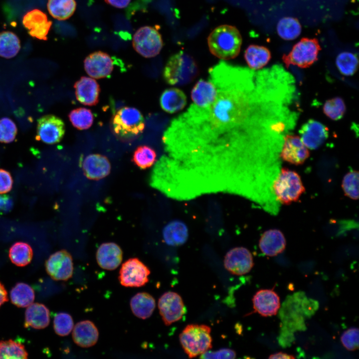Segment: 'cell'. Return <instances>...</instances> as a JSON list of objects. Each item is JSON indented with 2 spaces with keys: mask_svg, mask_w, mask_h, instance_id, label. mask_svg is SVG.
<instances>
[{
  "mask_svg": "<svg viewBox=\"0 0 359 359\" xmlns=\"http://www.w3.org/2000/svg\"><path fill=\"white\" fill-rule=\"evenodd\" d=\"M208 77L216 94L205 107L193 104L170 123L162 141L176 175L201 186L230 188L267 145H281L288 130L281 90L262 73L221 61Z\"/></svg>",
  "mask_w": 359,
  "mask_h": 359,
  "instance_id": "6da1fadb",
  "label": "cell"
},
{
  "mask_svg": "<svg viewBox=\"0 0 359 359\" xmlns=\"http://www.w3.org/2000/svg\"><path fill=\"white\" fill-rule=\"evenodd\" d=\"M210 52L222 60H229L236 57L240 50L242 37L235 26L221 25L214 28L207 38Z\"/></svg>",
  "mask_w": 359,
  "mask_h": 359,
  "instance_id": "7a4b0ae2",
  "label": "cell"
},
{
  "mask_svg": "<svg viewBox=\"0 0 359 359\" xmlns=\"http://www.w3.org/2000/svg\"><path fill=\"white\" fill-rule=\"evenodd\" d=\"M198 72L193 58L185 52L180 51L168 60L163 70V77L168 84L181 86L191 83Z\"/></svg>",
  "mask_w": 359,
  "mask_h": 359,
  "instance_id": "3957f363",
  "label": "cell"
},
{
  "mask_svg": "<svg viewBox=\"0 0 359 359\" xmlns=\"http://www.w3.org/2000/svg\"><path fill=\"white\" fill-rule=\"evenodd\" d=\"M112 131L119 139L128 140L140 136L145 129V120L142 113L132 107H124L113 116Z\"/></svg>",
  "mask_w": 359,
  "mask_h": 359,
  "instance_id": "277c9868",
  "label": "cell"
},
{
  "mask_svg": "<svg viewBox=\"0 0 359 359\" xmlns=\"http://www.w3.org/2000/svg\"><path fill=\"white\" fill-rule=\"evenodd\" d=\"M211 329L205 325L190 324L180 335V341L189 358H194L212 347Z\"/></svg>",
  "mask_w": 359,
  "mask_h": 359,
  "instance_id": "5b68a950",
  "label": "cell"
},
{
  "mask_svg": "<svg viewBox=\"0 0 359 359\" xmlns=\"http://www.w3.org/2000/svg\"><path fill=\"white\" fill-rule=\"evenodd\" d=\"M273 189L277 199L285 205L297 201L305 191L300 176L286 168L281 169Z\"/></svg>",
  "mask_w": 359,
  "mask_h": 359,
  "instance_id": "8992f818",
  "label": "cell"
},
{
  "mask_svg": "<svg viewBox=\"0 0 359 359\" xmlns=\"http://www.w3.org/2000/svg\"><path fill=\"white\" fill-rule=\"evenodd\" d=\"M321 47L316 38H303L293 47L282 59L287 66L293 65L300 68H307L317 60Z\"/></svg>",
  "mask_w": 359,
  "mask_h": 359,
  "instance_id": "52a82bcc",
  "label": "cell"
},
{
  "mask_svg": "<svg viewBox=\"0 0 359 359\" xmlns=\"http://www.w3.org/2000/svg\"><path fill=\"white\" fill-rule=\"evenodd\" d=\"M135 51L146 58L159 54L163 46V39L158 30L152 26H144L135 33L132 40Z\"/></svg>",
  "mask_w": 359,
  "mask_h": 359,
  "instance_id": "ba28073f",
  "label": "cell"
},
{
  "mask_svg": "<svg viewBox=\"0 0 359 359\" xmlns=\"http://www.w3.org/2000/svg\"><path fill=\"white\" fill-rule=\"evenodd\" d=\"M149 268L137 258H132L122 264L119 272L120 284L127 287H140L149 282Z\"/></svg>",
  "mask_w": 359,
  "mask_h": 359,
  "instance_id": "9c48e42d",
  "label": "cell"
},
{
  "mask_svg": "<svg viewBox=\"0 0 359 359\" xmlns=\"http://www.w3.org/2000/svg\"><path fill=\"white\" fill-rule=\"evenodd\" d=\"M65 132L62 119L53 115H46L37 120L36 139L47 144H54L61 141Z\"/></svg>",
  "mask_w": 359,
  "mask_h": 359,
  "instance_id": "30bf717a",
  "label": "cell"
},
{
  "mask_svg": "<svg viewBox=\"0 0 359 359\" xmlns=\"http://www.w3.org/2000/svg\"><path fill=\"white\" fill-rule=\"evenodd\" d=\"M47 274L53 280L67 281L72 276L73 263L70 253L65 249L50 256L45 262Z\"/></svg>",
  "mask_w": 359,
  "mask_h": 359,
  "instance_id": "8fae6325",
  "label": "cell"
},
{
  "mask_svg": "<svg viewBox=\"0 0 359 359\" xmlns=\"http://www.w3.org/2000/svg\"><path fill=\"white\" fill-rule=\"evenodd\" d=\"M158 308L164 324L169 326L181 319L185 308L180 296L174 292H167L158 301Z\"/></svg>",
  "mask_w": 359,
  "mask_h": 359,
  "instance_id": "7c38bea8",
  "label": "cell"
},
{
  "mask_svg": "<svg viewBox=\"0 0 359 359\" xmlns=\"http://www.w3.org/2000/svg\"><path fill=\"white\" fill-rule=\"evenodd\" d=\"M253 265V258L251 252L244 247L231 249L224 257V267L228 271L235 275L248 273Z\"/></svg>",
  "mask_w": 359,
  "mask_h": 359,
  "instance_id": "4fadbf2b",
  "label": "cell"
},
{
  "mask_svg": "<svg viewBox=\"0 0 359 359\" xmlns=\"http://www.w3.org/2000/svg\"><path fill=\"white\" fill-rule=\"evenodd\" d=\"M309 156V149L299 136L290 133L285 136L280 153L283 161L298 166L303 164Z\"/></svg>",
  "mask_w": 359,
  "mask_h": 359,
  "instance_id": "5bb4252c",
  "label": "cell"
},
{
  "mask_svg": "<svg viewBox=\"0 0 359 359\" xmlns=\"http://www.w3.org/2000/svg\"><path fill=\"white\" fill-rule=\"evenodd\" d=\"M300 137L308 149L316 150L321 147L329 137L328 128L321 122L310 119L301 127Z\"/></svg>",
  "mask_w": 359,
  "mask_h": 359,
  "instance_id": "9a60e30c",
  "label": "cell"
},
{
  "mask_svg": "<svg viewBox=\"0 0 359 359\" xmlns=\"http://www.w3.org/2000/svg\"><path fill=\"white\" fill-rule=\"evenodd\" d=\"M87 74L95 79L108 77L114 69V62L108 53L97 51L89 54L84 60Z\"/></svg>",
  "mask_w": 359,
  "mask_h": 359,
  "instance_id": "2e32d148",
  "label": "cell"
},
{
  "mask_svg": "<svg viewBox=\"0 0 359 359\" xmlns=\"http://www.w3.org/2000/svg\"><path fill=\"white\" fill-rule=\"evenodd\" d=\"M22 22L31 36L40 40L47 39L52 22L42 11L33 9L27 12L22 17Z\"/></svg>",
  "mask_w": 359,
  "mask_h": 359,
  "instance_id": "e0dca14e",
  "label": "cell"
},
{
  "mask_svg": "<svg viewBox=\"0 0 359 359\" xmlns=\"http://www.w3.org/2000/svg\"><path fill=\"white\" fill-rule=\"evenodd\" d=\"M255 312L263 317L276 315L280 307V298L273 289H261L252 299Z\"/></svg>",
  "mask_w": 359,
  "mask_h": 359,
  "instance_id": "ac0fdd59",
  "label": "cell"
},
{
  "mask_svg": "<svg viewBox=\"0 0 359 359\" xmlns=\"http://www.w3.org/2000/svg\"><path fill=\"white\" fill-rule=\"evenodd\" d=\"M76 99L81 104L92 106L99 101L100 88L93 78L82 76L74 85Z\"/></svg>",
  "mask_w": 359,
  "mask_h": 359,
  "instance_id": "d6986e66",
  "label": "cell"
},
{
  "mask_svg": "<svg viewBox=\"0 0 359 359\" xmlns=\"http://www.w3.org/2000/svg\"><path fill=\"white\" fill-rule=\"evenodd\" d=\"M82 168L84 173L90 180H98L107 176L111 171V164L105 156L98 154L88 155L84 159Z\"/></svg>",
  "mask_w": 359,
  "mask_h": 359,
  "instance_id": "ffe728a7",
  "label": "cell"
},
{
  "mask_svg": "<svg viewBox=\"0 0 359 359\" xmlns=\"http://www.w3.org/2000/svg\"><path fill=\"white\" fill-rule=\"evenodd\" d=\"M123 252L114 242L102 243L96 252L97 262L100 267L108 270L116 269L122 262Z\"/></svg>",
  "mask_w": 359,
  "mask_h": 359,
  "instance_id": "44dd1931",
  "label": "cell"
},
{
  "mask_svg": "<svg viewBox=\"0 0 359 359\" xmlns=\"http://www.w3.org/2000/svg\"><path fill=\"white\" fill-rule=\"evenodd\" d=\"M286 245V238L283 233L277 229L265 231L259 241V247L262 252L271 257L282 253Z\"/></svg>",
  "mask_w": 359,
  "mask_h": 359,
  "instance_id": "7402d4cb",
  "label": "cell"
},
{
  "mask_svg": "<svg viewBox=\"0 0 359 359\" xmlns=\"http://www.w3.org/2000/svg\"><path fill=\"white\" fill-rule=\"evenodd\" d=\"M99 332L94 324L89 320L77 323L72 332L74 343L82 348H89L95 345L98 341Z\"/></svg>",
  "mask_w": 359,
  "mask_h": 359,
  "instance_id": "603a6c76",
  "label": "cell"
},
{
  "mask_svg": "<svg viewBox=\"0 0 359 359\" xmlns=\"http://www.w3.org/2000/svg\"><path fill=\"white\" fill-rule=\"evenodd\" d=\"M165 242L172 246H179L185 243L188 237L186 225L181 220L174 219L169 222L163 230Z\"/></svg>",
  "mask_w": 359,
  "mask_h": 359,
  "instance_id": "cb8c5ba5",
  "label": "cell"
},
{
  "mask_svg": "<svg viewBox=\"0 0 359 359\" xmlns=\"http://www.w3.org/2000/svg\"><path fill=\"white\" fill-rule=\"evenodd\" d=\"M160 104L165 112L174 114L182 110L186 105L187 99L184 93L177 88L165 90L160 98Z\"/></svg>",
  "mask_w": 359,
  "mask_h": 359,
  "instance_id": "d4e9b609",
  "label": "cell"
},
{
  "mask_svg": "<svg viewBox=\"0 0 359 359\" xmlns=\"http://www.w3.org/2000/svg\"><path fill=\"white\" fill-rule=\"evenodd\" d=\"M216 88L213 82L208 79H200L193 86L191 92L192 103L198 107H205L214 99Z\"/></svg>",
  "mask_w": 359,
  "mask_h": 359,
  "instance_id": "484cf974",
  "label": "cell"
},
{
  "mask_svg": "<svg viewBox=\"0 0 359 359\" xmlns=\"http://www.w3.org/2000/svg\"><path fill=\"white\" fill-rule=\"evenodd\" d=\"M49 323V311L44 305L35 303L27 307L25 312V327L42 329L47 327Z\"/></svg>",
  "mask_w": 359,
  "mask_h": 359,
  "instance_id": "4316f807",
  "label": "cell"
},
{
  "mask_svg": "<svg viewBox=\"0 0 359 359\" xmlns=\"http://www.w3.org/2000/svg\"><path fill=\"white\" fill-rule=\"evenodd\" d=\"M130 307L136 317L146 319L152 315L156 307V302L154 297L150 294L140 292L131 298Z\"/></svg>",
  "mask_w": 359,
  "mask_h": 359,
  "instance_id": "83f0119b",
  "label": "cell"
},
{
  "mask_svg": "<svg viewBox=\"0 0 359 359\" xmlns=\"http://www.w3.org/2000/svg\"><path fill=\"white\" fill-rule=\"evenodd\" d=\"M244 58L248 67L256 70L264 67L269 62L271 53L265 46L252 44L245 50Z\"/></svg>",
  "mask_w": 359,
  "mask_h": 359,
  "instance_id": "f1b7e54d",
  "label": "cell"
},
{
  "mask_svg": "<svg viewBox=\"0 0 359 359\" xmlns=\"http://www.w3.org/2000/svg\"><path fill=\"white\" fill-rule=\"evenodd\" d=\"M10 298L13 304L17 307L24 308L33 303L35 294L29 285L24 283H18L11 290Z\"/></svg>",
  "mask_w": 359,
  "mask_h": 359,
  "instance_id": "f546056e",
  "label": "cell"
},
{
  "mask_svg": "<svg viewBox=\"0 0 359 359\" xmlns=\"http://www.w3.org/2000/svg\"><path fill=\"white\" fill-rule=\"evenodd\" d=\"M76 8L75 0H48L47 9L50 14L58 20H66L74 13Z\"/></svg>",
  "mask_w": 359,
  "mask_h": 359,
  "instance_id": "4dcf8cb0",
  "label": "cell"
},
{
  "mask_svg": "<svg viewBox=\"0 0 359 359\" xmlns=\"http://www.w3.org/2000/svg\"><path fill=\"white\" fill-rule=\"evenodd\" d=\"M20 49V40L14 33L9 31L0 32V56L11 58L17 55Z\"/></svg>",
  "mask_w": 359,
  "mask_h": 359,
  "instance_id": "1f68e13d",
  "label": "cell"
},
{
  "mask_svg": "<svg viewBox=\"0 0 359 359\" xmlns=\"http://www.w3.org/2000/svg\"><path fill=\"white\" fill-rule=\"evenodd\" d=\"M33 251L31 246L23 242L14 243L9 250V257L12 263L17 266L23 267L31 261Z\"/></svg>",
  "mask_w": 359,
  "mask_h": 359,
  "instance_id": "d6a6232c",
  "label": "cell"
},
{
  "mask_svg": "<svg viewBox=\"0 0 359 359\" xmlns=\"http://www.w3.org/2000/svg\"><path fill=\"white\" fill-rule=\"evenodd\" d=\"M301 29L298 20L292 17L282 18L277 25L278 34L284 40H293L297 38L301 32Z\"/></svg>",
  "mask_w": 359,
  "mask_h": 359,
  "instance_id": "836d02e7",
  "label": "cell"
},
{
  "mask_svg": "<svg viewBox=\"0 0 359 359\" xmlns=\"http://www.w3.org/2000/svg\"><path fill=\"white\" fill-rule=\"evenodd\" d=\"M156 158L157 154L153 148L147 145H142L135 150L132 161L140 169L145 170L155 165Z\"/></svg>",
  "mask_w": 359,
  "mask_h": 359,
  "instance_id": "e575fe53",
  "label": "cell"
},
{
  "mask_svg": "<svg viewBox=\"0 0 359 359\" xmlns=\"http://www.w3.org/2000/svg\"><path fill=\"white\" fill-rule=\"evenodd\" d=\"M68 117L72 125L79 130H87L92 125L94 117L92 111L86 108H78L71 111Z\"/></svg>",
  "mask_w": 359,
  "mask_h": 359,
  "instance_id": "d590c367",
  "label": "cell"
},
{
  "mask_svg": "<svg viewBox=\"0 0 359 359\" xmlns=\"http://www.w3.org/2000/svg\"><path fill=\"white\" fill-rule=\"evenodd\" d=\"M24 346L12 340L0 342V359H27Z\"/></svg>",
  "mask_w": 359,
  "mask_h": 359,
  "instance_id": "8d00e7d4",
  "label": "cell"
},
{
  "mask_svg": "<svg viewBox=\"0 0 359 359\" xmlns=\"http://www.w3.org/2000/svg\"><path fill=\"white\" fill-rule=\"evenodd\" d=\"M336 66L339 72L345 76H352L357 71L359 61L356 54L350 52H343L337 57Z\"/></svg>",
  "mask_w": 359,
  "mask_h": 359,
  "instance_id": "74e56055",
  "label": "cell"
},
{
  "mask_svg": "<svg viewBox=\"0 0 359 359\" xmlns=\"http://www.w3.org/2000/svg\"><path fill=\"white\" fill-rule=\"evenodd\" d=\"M323 110L324 113L330 119L338 121L342 119L344 116L346 106L342 98L335 97L326 101Z\"/></svg>",
  "mask_w": 359,
  "mask_h": 359,
  "instance_id": "f35d334b",
  "label": "cell"
},
{
  "mask_svg": "<svg viewBox=\"0 0 359 359\" xmlns=\"http://www.w3.org/2000/svg\"><path fill=\"white\" fill-rule=\"evenodd\" d=\"M359 172L352 171L346 174L343 179L342 186L348 197L357 200L359 198Z\"/></svg>",
  "mask_w": 359,
  "mask_h": 359,
  "instance_id": "ab89813d",
  "label": "cell"
},
{
  "mask_svg": "<svg viewBox=\"0 0 359 359\" xmlns=\"http://www.w3.org/2000/svg\"><path fill=\"white\" fill-rule=\"evenodd\" d=\"M53 327L56 334L58 335L67 336L73 328V319L71 315L67 313H59L54 317Z\"/></svg>",
  "mask_w": 359,
  "mask_h": 359,
  "instance_id": "60d3db41",
  "label": "cell"
},
{
  "mask_svg": "<svg viewBox=\"0 0 359 359\" xmlns=\"http://www.w3.org/2000/svg\"><path fill=\"white\" fill-rule=\"evenodd\" d=\"M17 132L15 124L10 118L3 117L0 119V142H12L15 138Z\"/></svg>",
  "mask_w": 359,
  "mask_h": 359,
  "instance_id": "b9f144b4",
  "label": "cell"
},
{
  "mask_svg": "<svg viewBox=\"0 0 359 359\" xmlns=\"http://www.w3.org/2000/svg\"><path fill=\"white\" fill-rule=\"evenodd\" d=\"M343 346L348 351H354L359 348V329L352 327L345 331L341 337Z\"/></svg>",
  "mask_w": 359,
  "mask_h": 359,
  "instance_id": "7bdbcfd3",
  "label": "cell"
},
{
  "mask_svg": "<svg viewBox=\"0 0 359 359\" xmlns=\"http://www.w3.org/2000/svg\"><path fill=\"white\" fill-rule=\"evenodd\" d=\"M236 357L234 351L227 348L221 349L216 351H207L200 355L201 359H231Z\"/></svg>",
  "mask_w": 359,
  "mask_h": 359,
  "instance_id": "ee69618b",
  "label": "cell"
},
{
  "mask_svg": "<svg viewBox=\"0 0 359 359\" xmlns=\"http://www.w3.org/2000/svg\"><path fill=\"white\" fill-rule=\"evenodd\" d=\"M12 179L9 172L0 169V193L9 192L12 188Z\"/></svg>",
  "mask_w": 359,
  "mask_h": 359,
  "instance_id": "f6af8a7d",
  "label": "cell"
},
{
  "mask_svg": "<svg viewBox=\"0 0 359 359\" xmlns=\"http://www.w3.org/2000/svg\"><path fill=\"white\" fill-rule=\"evenodd\" d=\"M12 200L6 195H0V211H8L12 207Z\"/></svg>",
  "mask_w": 359,
  "mask_h": 359,
  "instance_id": "bcb514c9",
  "label": "cell"
},
{
  "mask_svg": "<svg viewBox=\"0 0 359 359\" xmlns=\"http://www.w3.org/2000/svg\"><path fill=\"white\" fill-rule=\"evenodd\" d=\"M108 4L118 8L126 7L130 3L131 0H104Z\"/></svg>",
  "mask_w": 359,
  "mask_h": 359,
  "instance_id": "7dc6e473",
  "label": "cell"
},
{
  "mask_svg": "<svg viewBox=\"0 0 359 359\" xmlns=\"http://www.w3.org/2000/svg\"><path fill=\"white\" fill-rule=\"evenodd\" d=\"M8 300L6 290L3 285L0 282V307Z\"/></svg>",
  "mask_w": 359,
  "mask_h": 359,
  "instance_id": "c3c4849f",
  "label": "cell"
},
{
  "mask_svg": "<svg viewBox=\"0 0 359 359\" xmlns=\"http://www.w3.org/2000/svg\"><path fill=\"white\" fill-rule=\"evenodd\" d=\"M268 359H295V357L293 355L284 353L283 352H278L271 354L268 358Z\"/></svg>",
  "mask_w": 359,
  "mask_h": 359,
  "instance_id": "681fc988",
  "label": "cell"
}]
</instances>
